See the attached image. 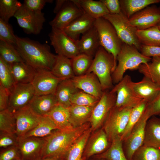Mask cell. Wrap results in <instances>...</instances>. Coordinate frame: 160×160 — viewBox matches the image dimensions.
<instances>
[{
	"label": "cell",
	"mask_w": 160,
	"mask_h": 160,
	"mask_svg": "<svg viewBox=\"0 0 160 160\" xmlns=\"http://www.w3.org/2000/svg\"><path fill=\"white\" fill-rule=\"evenodd\" d=\"M18 139L16 134L0 132V147L3 149L17 146Z\"/></svg>",
	"instance_id": "48"
},
{
	"label": "cell",
	"mask_w": 160,
	"mask_h": 160,
	"mask_svg": "<svg viewBox=\"0 0 160 160\" xmlns=\"http://www.w3.org/2000/svg\"><path fill=\"white\" fill-rule=\"evenodd\" d=\"M85 13L96 19L109 14L103 3L100 1L73 0Z\"/></svg>",
	"instance_id": "29"
},
{
	"label": "cell",
	"mask_w": 160,
	"mask_h": 160,
	"mask_svg": "<svg viewBox=\"0 0 160 160\" xmlns=\"http://www.w3.org/2000/svg\"><path fill=\"white\" fill-rule=\"evenodd\" d=\"M151 59L143 55L135 46L123 43L117 56L118 64L112 73L113 82L117 84L127 70L138 69L141 64L148 63Z\"/></svg>",
	"instance_id": "3"
},
{
	"label": "cell",
	"mask_w": 160,
	"mask_h": 160,
	"mask_svg": "<svg viewBox=\"0 0 160 160\" xmlns=\"http://www.w3.org/2000/svg\"><path fill=\"white\" fill-rule=\"evenodd\" d=\"M15 46L24 61L36 70H52L56 55L52 53L49 46L28 38L17 36Z\"/></svg>",
	"instance_id": "2"
},
{
	"label": "cell",
	"mask_w": 160,
	"mask_h": 160,
	"mask_svg": "<svg viewBox=\"0 0 160 160\" xmlns=\"http://www.w3.org/2000/svg\"><path fill=\"white\" fill-rule=\"evenodd\" d=\"M94 57L87 73H94L98 78L103 91L109 90L113 87L111 74L115 69L113 57L101 46Z\"/></svg>",
	"instance_id": "4"
},
{
	"label": "cell",
	"mask_w": 160,
	"mask_h": 160,
	"mask_svg": "<svg viewBox=\"0 0 160 160\" xmlns=\"http://www.w3.org/2000/svg\"><path fill=\"white\" fill-rule=\"evenodd\" d=\"M102 17L112 25L123 43L133 46L140 50L141 44L136 34L137 29L130 24L129 19L122 12L117 14H108Z\"/></svg>",
	"instance_id": "7"
},
{
	"label": "cell",
	"mask_w": 160,
	"mask_h": 160,
	"mask_svg": "<svg viewBox=\"0 0 160 160\" xmlns=\"http://www.w3.org/2000/svg\"><path fill=\"white\" fill-rule=\"evenodd\" d=\"M149 118L144 112L135 125L130 134L124 141L125 155L128 160H131L136 151L143 145L144 140L145 128Z\"/></svg>",
	"instance_id": "14"
},
{
	"label": "cell",
	"mask_w": 160,
	"mask_h": 160,
	"mask_svg": "<svg viewBox=\"0 0 160 160\" xmlns=\"http://www.w3.org/2000/svg\"><path fill=\"white\" fill-rule=\"evenodd\" d=\"M57 129H58L56 125L49 116H42L40 122L35 127L20 138L30 137H44Z\"/></svg>",
	"instance_id": "32"
},
{
	"label": "cell",
	"mask_w": 160,
	"mask_h": 160,
	"mask_svg": "<svg viewBox=\"0 0 160 160\" xmlns=\"http://www.w3.org/2000/svg\"><path fill=\"white\" fill-rule=\"evenodd\" d=\"M17 146L21 160H41L42 158L44 137H30L19 138Z\"/></svg>",
	"instance_id": "13"
},
{
	"label": "cell",
	"mask_w": 160,
	"mask_h": 160,
	"mask_svg": "<svg viewBox=\"0 0 160 160\" xmlns=\"http://www.w3.org/2000/svg\"><path fill=\"white\" fill-rule=\"evenodd\" d=\"M58 105L55 94L47 95H34L28 105L37 114L46 115Z\"/></svg>",
	"instance_id": "24"
},
{
	"label": "cell",
	"mask_w": 160,
	"mask_h": 160,
	"mask_svg": "<svg viewBox=\"0 0 160 160\" xmlns=\"http://www.w3.org/2000/svg\"><path fill=\"white\" fill-rule=\"evenodd\" d=\"M130 24L138 30H144L157 25L160 21V10L155 5H149L129 19Z\"/></svg>",
	"instance_id": "17"
},
{
	"label": "cell",
	"mask_w": 160,
	"mask_h": 160,
	"mask_svg": "<svg viewBox=\"0 0 160 160\" xmlns=\"http://www.w3.org/2000/svg\"><path fill=\"white\" fill-rule=\"evenodd\" d=\"M94 107L71 104L68 108L69 121L73 127H79L88 122Z\"/></svg>",
	"instance_id": "27"
},
{
	"label": "cell",
	"mask_w": 160,
	"mask_h": 160,
	"mask_svg": "<svg viewBox=\"0 0 160 160\" xmlns=\"http://www.w3.org/2000/svg\"><path fill=\"white\" fill-rule=\"evenodd\" d=\"M119 1L121 12L128 19L147 7L160 2V0H121Z\"/></svg>",
	"instance_id": "34"
},
{
	"label": "cell",
	"mask_w": 160,
	"mask_h": 160,
	"mask_svg": "<svg viewBox=\"0 0 160 160\" xmlns=\"http://www.w3.org/2000/svg\"><path fill=\"white\" fill-rule=\"evenodd\" d=\"M133 108L114 105L111 109L103 127L109 141H111L117 137H121L126 127Z\"/></svg>",
	"instance_id": "6"
},
{
	"label": "cell",
	"mask_w": 160,
	"mask_h": 160,
	"mask_svg": "<svg viewBox=\"0 0 160 160\" xmlns=\"http://www.w3.org/2000/svg\"><path fill=\"white\" fill-rule=\"evenodd\" d=\"M151 62L142 64L139 67V72L160 86V57H153Z\"/></svg>",
	"instance_id": "37"
},
{
	"label": "cell",
	"mask_w": 160,
	"mask_h": 160,
	"mask_svg": "<svg viewBox=\"0 0 160 160\" xmlns=\"http://www.w3.org/2000/svg\"><path fill=\"white\" fill-rule=\"evenodd\" d=\"M10 65L15 84L32 82L36 69L25 62L14 63Z\"/></svg>",
	"instance_id": "26"
},
{
	"label": "cell",
	"mask_w": 160,
	"mask_h": 160,
	"mask_svg": "<svg viewBox=\"0 0 160 160\" xmlns=\"http://www.w3.org/2000/svg\"><path fill=\"white\" fill-rule=\"evenodd\" d=\"M13 113L16 121V134L18 138L35 127L42 116L36 113L28 105Z\"/></svg>",
	"instance_id": "18"
},
{
	"label": "cell",
	"mask_w": 160,
	"mask_h": 160,
	"mask_svg": "<svg viewBox=\"0 0 160 160\" xmlns=\"http://www.w3.org/2000/svg\"><path fill=\"white\" fill-rule=\"evenodd\" d=\"M159 116L160 117V115H159Z\"/></svg>",
	"instance_id": "59"
},
{
	"label": "cell",
	"mask_w": 160,
	"mask_h": 160,
	"mask_svg": "<svg viewBox=\"0 0 160 160\" xmlns=\"http://www.w3.org/2000/svg\"><path fill=\"white\" fill-rule=\"evenodd\" d=\"M116 93L111 91L104 92L101 97L94 107L89 122L92 131L98 129L103 124L110 111L115 105Z\"/></svg>",
	"instance_id": "10"
},
{
	"label": "cell",
	"mask_w": 160,
	"mask_h": 160,
	"mask_svg": "<svg viewBox=\"0 0 160 160\" xmlns=\"http://www.w3.org/2000/svg\"><path fill=\"white\" fill-rule=\"evenodd\" d=\"M0 84L10 95L16 85L10 65L0 57Z\"/></svg>",
	"instance_id": "41"
},
{
	"label": "cell",
	"mask_w": 160,
	"mask_h": 160,
	"mask_svg": "<svg viewBox=\"0 0 160 160\" xmlns=\"http://www.w3.org/2000/svg\"><path fill=\"white\" fill-rule=\"evenodd\" d=\"M131 160H160V150L143 145L135 152Z\"/></svg>",
	"instance_id": "45"
},
{
	"label": "cell",
	"mask_w": 160,
	"mask_h": 160,
	"mask_svg": "<svg viewBox=\"0 0 160 160\" xmlns=\"http://www.w3.org/2000/svg\"><path fill=\"white\" fill-rule=\"evenodd\" d=\"M51 71L55 76L64 80L71 79L75 76L71 59L62 55H56L55 63Z\"/></svg>",
	"instance_id": "31"
},
{
	"label": "cell",
	"mask_w": 160,
	"mask_h": 160,
	"mask_svg": "<svg viewBox=\"0 0 160 160\" xmlns=\"http://www.w3.org/2000/svg\"><path fill=\"white\" fill-rule=\"evenodd\" d=\"M67 1L66 0H56L55 6L53 10L54 13L57 14L61 9Z\"/></svg>",
	"instance_id": "54"
},
{
	"label": "cell",
	"mask_w": 160,
	"mask_h": 160,
	"mask_svg": "<svg viewBox=\"0 0 160 160\" xmlns=\"http://www.w3.org/2000/svg\"><path fill=\"white\" fill-rule=\"evenodd\" d=\"M84 13L73 0H67L54 19L49 22V24L52 29L63 30Z\"/></svg>",
	"instance_id": "15"
},
{
	"label": "cell",
	"mask_w": 160,
	"mask_h": 160,
	"mask_svg": "<svg viewBox=\"0 0 160 160\" xmlns=\"http://www.w3.org/2000/svg\"><path fill=\"white\" fill-rule=\"evenodd\" d=\"M143 145L160 149V117L155 116L148 120Z\"/></svg>",
	"instance_id": "25"
},
{
	"label": "cell",
	"mask_w": 160,
	"mask_h": 160,
	"mask_svg": "<svg viewBox=\"0 0 160 160\" xmlns=\"http://www.w3.org/2000/svg\"><path fill=\"white\" fill-rule=\"evenodd\" d=\"M80 53H84L92 57L100 46L98 33L94 25L82 34L76 41Z\"/></svg>",
	"instance_id": "21"
},
{
	"label": "cell",
	"mask_w": 160,
	"mask_h": 160,
	"mask_svg": "<svg viewBox=\"0 0 160 160\" xmlns=\"http://www.w3.org/2000/svg\"><path fill=\"white\" fill-rule=\"evenodd\" d=\"M133 82L126 75L112 88L111 91L116 95L115 106L133 108L141 101L134 90Z\"/></svg>",
	"instance_id": "9"
},
{
	"label": "cell",
	"mask_w": 160,
	"mask_h": 160,
	"mask_svg": "<svg viewBox=\"0 0 160 160\" xmlns=\"http://www.w3.org/2000/svg\"><path fill=\"white\" fill-rule=\"evenodd\" d=\"M9 97L10 95L0 84V111L8 109Z\"/></svg>",
	"instance_id": "53"
},
{
	"label": "cell",
	"mask_w": 160,
	"mask_h": 160,
	"mask_svg": "<svg viewBox=\"0 0 160 160\" xmlns=\"http://www.w3.org/2000/svg\"><path fill=\"white\" fill-rule=\"evenodd\" d=\"M71 79L76 88L99 99L103 94L104 91L101 84L97 77L92 72L75 76Z\"/></svg>",
	"instance_id": "19"
},
{
	"label": "cell",
	"mask_w": 160,
	"mask_h": 160,
	"mask_svg": "<svg viewBox=\"0 0 160 160\" xmlns=\"http://www.w3.org/2000/svg\"><path fill=\"white\" fill-rule=\"evenodd\" d=\"M148 103L146 100H142L132 108L126 127L121 137L123 141L129 135L133 127L141 117Z\"/></svg>",
	"instance_id": "38"
},
{
	"label": "cell",
	"mask_w": 160,
	"mask_h": 160,
	"mask_svg": "<svg viewBox=\"0 0 160 160\" xmlns=\"http://www.w3.org/2000/svg\"><path fill=\"white\" fill-rule=\"evenodd\" d=\"M136 34L141 45L160 46V30L157 25L144 30H137Z\"/></svg>",
	"instance_id": "36"
},
{
	"label": "cell",
	"mask_w": 160,
	"mask_h": 160,
	"mask_svg": "<svg viewBox=\"0 0 160 160\" xmlns=\"http://www.w3.org/2000/svg\"><path fill=\"white\" fill-rule=\"evenodd\" d=\"M111 142V144L107 149L94 156L92 157L93 158L104 160H128L123 150V141L121 137H116Z\"/></svg>",
	"instance_id": "30"
},
{
	"label": "cell",
	"mask_w": 160,
	"mask_h": 160,
	"mask_svg": "<svg viewBox=\"0 0 160 160\" xmlns=\"http://www.w3.org/2000/svg\"><path fill=\"white\" fill-rule=\"evenodd\" d=\"M90 127L87 122L69 129H57L44 137L45 142L42 158L66 160L70 148L77 139Z\"/></svg>",
	"instance_id": "1"
},
{
	"label": "cell",
	"mask_w": 160,
	"mask_h": 160,
	"mask_svg": "<svg viewBox=\"0 0 160 160\" xmlns=\"http://www.w3.org/2000/svg\"><path fill=\"white\" fill-rule=\"evenodd\" d=\"M35 95L31 83L16 84L10 95L7 109L12 113L27 105Z\"/></svg>",
	"instance_id": "16"
},
{
	"label": "cell",
	"mask_w": 160,
	"mask_h": 160,
	"mask_svg": "<svg viewBox=\"0 0 160 160\" xmlns=\"http://www.w3.org/2000/svg\"><path fill=\"white\" fill-rule=\"evenodd\" d=\"M94 26L98 33L100 46L113 57L115 69L117 56L123 43L112 25L103 17L96 19Z\"/></svg>",
	"instance_id": "5"
},
{
	"label": "cell",
	"mask_w": 160,
	"mask_h": 160,
	"mask_svg": "<svg viewBox=\"0 0 160 160\" xmlns=\"http://www.w3.org/2000/svg\"><path fill=\"white\" fill-rule=\"evenodd\" d=\"M103 3L109 14H117L121 12V9L119 0H100Z\"/></svg>",
	"instance_id": "51"
},
{
	"label": "cell",
	"mask_w": 160,
	"mask_h": 160,
	"mask_svg": "<svg viewBox=\"0 0 160 160\" xmlns=\"http://www.w3.org/2000/svg\"><path fill=\"white\" fill-rule=\"evenodd\" d=\"M79 90L76 88L71 79L61 81L58 85L55 94L58 104L64 107L69 108L71 105V95Z\"/></svg>",
	"instance_id": "28"
},
{
	"label": "cell",
	"mask_w": 160,
	"mask_h": 160,
	"mask_svg": "<svg viewBox=\"0 0 160 160\" xmlns=\"http://www.w3.org/2000/svg\"></svg>",
	"instance_id": "60"
},
{
	"label": "cell",
	"mask_w": 160,
	"mask_h": 160,
	"mask_svg": "<svg viewBox=\"0 0 160 160\" xmlns=\"http://www.w3.org/2000/svg\"><path fill=\"white\" fill-rule=\"evenodd\" d=\"M92 131L90 127L77 139L69 150L66 160H87L83 154Z\"/></svg>",
	"instance_id": "35"
},
{
	"label": "cell",
	"mask_w": 160,
	"mask_h": 160,
	"mask_svg": "<svg viewBox=\"0 0 160 160\" xmlns=\"http://www.w3.org/2000/svg\"><path fill=\"white\" fill-rule=\"evenodd\" d=\"M49 36L51 44L58 55L71 59L80 53L76 42L63 30L52 29Z\"/></svg>",
	"instance_id": "11"
},
{
	"label": "cell",
	"mask_w": 160,
	"mask_h": 160,
	"mask_svg": "<svg viewBox=\"0 0 160 160\" xmlns=\"http://www.w3.org/2000/svg\"><path fill=\"white\" fill-rule=\"evenodd\" d=\"M133 85L137 96L148 103L154 100L160 95V86L145 76L139 82H133Z\"/></svg>",
	"instance_id": "23"
},
{
	"label": "cell",
	"mask_w": 160,
	"mask_h": 160,
	"mask_svg": "<svg viewBox=\"0 0 160 160\" xmlns=\"http://www.w3.org/2000/svg\"><path fill=\"white\" fill-rule=\"evenodd\" d=\"M0 40L15 46L17 44V36L8 22L0 18Z\"/></svg>",
	"instance_id": "46"
},
{
	"label": "cell",
	"mask_w": 160,
	"mask_h": 160,
	"mask_svg": "<svg viewBox=\"0 0 160 160\" xmlns=\"http://www.w3.org/2000/svg\"><path fill=\"white\" fill-rule=\"evenodd\" d=\"M0 57L9 65L25 62L15 46L0 41Z\"/></svg>",
	"instance_id": "40"
},
{
	"label": "cell",
	"mask_w": 160,
	"mask_h": 160,
	"mask_svg": "<svg viewBox=\"0 0 160 160\" xmlns=\"http://www.w3.org/2000/svg\"><path fill=\"white\" fill-rule=\"evenodd\" d=\"M108 140L103 128L90 136L85 146L83 157L87 160L105 151L108 145Z\"/></svg>",
	"instance_id": "20"
},
{
	"label": "cell",
	"mask_w": 160,
	"mask_h": 160,
	"mask_svg": "<svg viewBox=\"0 0 160 160\" xmlns=\"http://www.w3.org/2000/svg\"><path fill=\"white\" fill-rule=\"evenodd\" d=\"M95 19L84 13L63 30L70 38L75 41L79 40V36L94 25Z\"/></svg>",
	"instance_id": "22"
},
{
	"label": "cell",
	"mask_w": 160,
	"mask_h": 160,
	"mask_svg": "<svg viewBox=\"0 0 160 160\" xmlns=\"http://www.w3.org/2000/svg\"><path fill=\"white\" fill-rule=\"evenodd\" d=\"M72 66L75 76L86 74L90 67L93 57L84 53H79L71 59Z\"/></svg>",
	"instance_id": "39"
},
{
	"label": "cell",
	"mask_w": 160,
	"mask_h": 160,
	"mask_svg": "<svg viewBox=\"0 0 160 160\" xmlns=\"http://www.w3.org/2000/svg\"><path fill=\"white\" fill-rule=\"evenodd\" d=\"M140 51L146 57H160V46L150 47L141 45Z\"/></svg>",
	"instance_id": "52"
},
{
	"label": "cell",
	"mask_w": 160,
	"mask_h": 160,
	"mask_svg": "<svg viewBox=\"0 0 160 160\" xmlns=\"http://www.w3.org/2000/svg\"><path fill=\"white\" fill-rule=\"evenodd\" d=\"M52 0H25L23 5L28 9L34 12H41L46 3H52Z\"/></svg>",
	"instance_id": "49"
},
{
	"label": "cell",
	"mask_w": 160,
	"mask_h": 160,
	"mask_svg": "<svg viewBox=\"0 0 160 160\" xmlns=\"http://www.w3.org/2000/svg\"><path fill=\"white\" fill-rule=\"evenodd\" d=\"M100 100L91 95L79 90L71 95L70 101L71 104L94 107Z\"/></svg>",
	"instance_id": "44"
},
{
	"label": "cell",
	"mask_w": 160,
	"mask_h": 160,
	"mask_svg": "<svg viewBox=\"0 0 160 160\" xmlns=\"http://www.w3.org/2000/svg\"><path fill=\"white\" fill-rule=\"evenodd\" d=\"M144 113L149 118L160 115V95L154 100L148 103Z\"/></svg>",
	"instance_id": "50"
},
{
	"label": "cell",
	"mask_w": 160,
	"mask_h": 160,
	"mask_svg": "<svg viewBox=\"0 0 160 160\" xmlns=\"http://www.w3.org/2000/svg\"><path fill=\"white\" fill-rule=\"evenodd\" d=\"M87 160H104L101 159H99L92 158V159H88Z\"/></svg>",
	"instance_id": "56"
},
{
	"label": "cell",
	"mask_w": 160,
	"mask_h": 160,
	"mask_svg": "<svg viewBox=\"0 0 160 160\" xmlns=\"http://www.w3.org/2000/svg\"><path fill=\"white\" fill-rule=\"evenodd\" d=\"M0 160H21L17 146L1 149L0 152Z\"/></svg>",
	"instance_id": "47"
},
{
	"label": "cell",
	"mask_w": 160,
	"mask_h": 160,
	"mask_svg": "<svg viewBox=\"0 0 160 160\" xmlns=\"http://www.w3.org/2000/svg\"><path fill=\"white\" fill-rule=\"evenodd\" d=\"M46 115L52 119L58 129H69L74 128L69 121L68 108L58 105Z\"/></svg>",
	"instance_id": "33"
},
{
	"label": "cell",
	"mask_w": 160,
	"mask_h": 160,
	"mask_svg": "<svg viewBox=\"0 0 160 160\" xmlns=\"http://www.w3.org/2000/svg\"><path fill=\"white\" fill-rule=\"evenodd\" d=\"M16 119L14 113L7 109L0 111V132L16 134Z\"/></svg>",
	"instance_id": "42"
},
{
	"label": "cell",
	"mask_w": 160,
	"mask_h": 160,
	"mask_svg": "<svg viewBox=\"0 0 160 160\" xmlns=\"http://www.w3.org/2000/svg\"><path fill=\"white\" fill-rule=\"evenodd\" d=\"M64 79L55 76L50 70H36L31 83L35 95H42L55 94L59 84Z\"/></svg>",
	"instance_id": "12"
},
{
	"label": "cell",
	"mask_w": 160,
	"mask_h": 160,
	"mask_svg": "<svg viewBox=\"0 0 160 160\" xmlns=\"http://www.w3.org/2000/svg\"><path fill=\"white\" fill-rule=\"evenodd\" d=\"M41 160H60L59 159L55 158H47L43 159H41Z\"/></svg>",
	"instance_id": "55"
},
{
	"label": "cell",
	"mask_w": 160,
	"mask_h": 160,
	"mask_svg": "<svg viewBox=\"0 0 160 160\" xmlns=\"http://www.w3.org/2000/svg\"><path fill=\"white\" fill-rule=\"evenodd\" d=\"M157 25L158 26V28H159V30H160V21L159 22V23Z\"/></svg>",
	"instance_id": "57"
},
{
	"label": "cell",
	"mask_w": 160,
	"mask_h": 160,
	"mask_svg": "<svg viewBox=\"0 0 160 160\" xmlns=\"http://www.w3.org/2000/svg\"><path fill=\"white\" fill-rule=\"evenodd\" d=\"M159 9H160V7H159Z\"/></svg>",
	"instance_id": "58"
},
{
	"label": "cell",
	"mask_w": 160,
	"mask_h": 160,
	"mask_svg": "<svg viewBox=\"0 0 160 160\" xmlns=\"http://www.w3.org/2000/svg\"><path fill=\"white\" fill-rule=\"evenodd\" d=\"M22 5L17 0H0V18L8 22L10 18L14 17Z\"/></svg>",
	"instance_id": "43"
},
{
	"label": "cell",
	"mask_w": 160,
	"mask_h": 160,
	"mask_svg": "<svg viewBox=\"0 0 160 160\" xmlns=\"http://www.w3.org/2000/svg\"><path fill=\"white\" fill-rule=\"evenodd\" d=\"M19 26L28 34L37 35L43 28L45 22L44 13L42 12H34L22 6L15 14Z\"/></svg>",
	"instance_id": "8"
}]
</instances>
